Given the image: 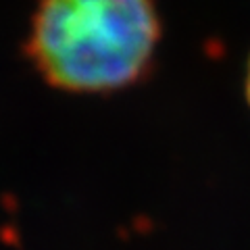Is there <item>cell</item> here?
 <instances>
[{
  "instance_id": "cell-1",
  "label": "cell",
  "mask_w": 250,
  "mask_h": 250,
  "mask_svg": "<svg viewBox=\"0 0 250 250\" xmlns=\"http://www.w3.org/2000/svg\"><path fill=\"white\" fill-rule=\"evenodd\" d=\"M159 38L156 0H36L25 52L48 83L103 94L142 80Z\"/></svg>"
},
{
  "instance_id": "cell-2",
  "label": "cell",
  "mask_w": 250,
  "mask_h": 250,
  "mask_svg": "<svg viewBox=\"0 0 250 250\" xmlns=\"http://www.w3.org/2000/svg\"><path fill=\"white\" fill-rule=\"evenodd\" d=\"M246 98L250 104V61H248V69H246Z\"/></svg>"
}]
</instances>
